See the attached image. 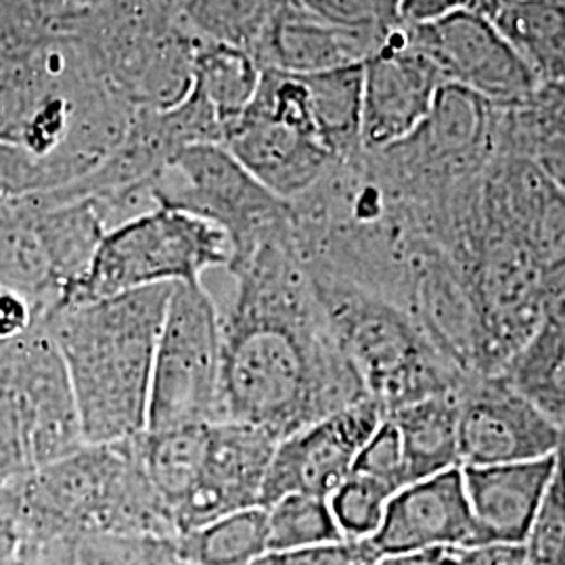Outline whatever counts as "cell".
<instances>
[{
  "label": "cell",
  "mask_w": 565,
  "mask_h": 565,
  "mask_svg": "<svg viewBox=\"0 0 565 565\" xmlns=\"http://www.w3.org/2000/svg\"><path fill=\"white\" fill-rule=\"evenodd\" d=\"M525 565H565V455L559 448L545 499L525 534Z\"/></svg>",
  "instance_id": "cell-30"
},
{
  "label": "cell",
  "mask_w": 565,
  "mask_h": 565,
  "mask_svg": "<svg viewBox=\"0 0 565 565\" xmlns=\"http://www.w3.org/2000/svg\"><path fill=\"white\" fill-rule=\"evenodd\" d=\"M385 417L384 408L366 398L287 436L268 465L260 507L268 509L296 492L329 499Z\"/></svg>",
  "instance_id": "cell-11"
},
{
  "label": "cell",
  "mask_w": 565,
  "mask_h": 565,
  "mask_svg": "<svg viewBox=\"0 0 565 565\" xmlns=\"http://www.w3.org/2000/svg\"><path fill=\"white\" fill-rule=\"evenodd\" d=\"M501 373L553 424L565 429V331L543 319Z\"/></svg>",
  "instance_id": "cell-24"
},
{
  "label": "cell",
  "mask_w": 565,
  "mask_h": 565,
  "mask_svg": "<svg viewBox=\"0 0 565 565\" xmlns=\"http://www.w3.org/2000/svg\"><path fill=\"white\" fill-rule=\"evenodd\" d=\"M266 553L264 507L228 513L177 536V565H252Z\"/></svg>",
  "instance_id": "cell-25"
},
{
  "label": "cell",
  "mask_w": 565,
  "mask_h": 565,
  "mask_svg": "<svg viewBox=\"0 0 565 565\" xmlns=\"http://www.w3.org/2000/svg\"><path fill=\"white\" fill-rule=\"evenodd\" d=\"M226 270L235 298L221 317L224 422L256 425L281 443L369 398L298 254L294 224Z\"/></svg>",
  "instance_id": "cell-1"
},
{
  "label": "cell",
  "mask_w": 565,
  "mask_h": 565,
  "mask_svg": "<svg viewBox=\"0 0 565 565\" xmlns=\"http://www.w3.org/2000/svg\"><path fill=\"white\" fill-rule=\"evenodd\" d=\"M387 419L401 434L408 484L461 467L457 392L406 404Z\"/></svg>",
  "instance_id": "cell-18"
},
{
  "label": "cell",
  "mask_w": 565,
  "mask_h": 565,
  "mask_svg": "<svg viewBox=\"0 0 565 565\" xmlns=\"http://www.w3.org/2000/svg\"><path fill=\"white\" fill-rule=\"evenodd\" d=\"M555 463L557 455L524 463L461 467L476 546L524 543L555 473Z\"/></svg>",
  "instance_id": "cell-16"
},
{
  "label": "cell",
  "mask_w": 565,
  "mask_h": 565,
  "mask_svg": "<svg viewBox=\"0 0 565 565\" xmlns=\"http://www.w3.org/2000/svg\"><path fill=\"white\" fill-rule=\"evenodd\" d=\"M277 445L256 425L210 424L202 473L174 513L177 534L181 536L242 509L260 507L264 478Z\"/></svg>",
  "instance_id": "cell-13"
},
{
  "label": "cell",
  "mask_w": 565,
  "mask_h": 565,
  "mask_svg": "<svg viewBox=\"0 0 565 565\" xmlns=\"http://www.w3.org/2000/svg\"><path fill=\"white\" fill-rule=\"evenodd\" d=\"M308 275L366 396L385 415L457 392L463 384V371L446 359L406 310L342 279L312 270Z\"/></svg>",
  "instance_id": "cell-3"
},
{
  "label": "cell",
  "mask_w": 565,
  "mask_h": 565,
  "mask_svg": "<svg viewBox=\"0 0 565 565\" xmlns=\"http://www.w3.org/2000/svg\"><path fill=\"white\" fill-rule=\"evenodd\" d=\"M459 11H484L490 15V0H401L398 21L427 23Z\"/></svg>",
  "instance_id": "cell-36"
},
{
  "label": "cell",
  "mask_w": 565,
  "mask_h": 565,
  "mask_svg": "<svg viewBox=\"0 0 565 565\" xmlns=\"http://www.w3.org/2000/svg\"><path fill=\"white\" fill-rule=\"evenodd\" d=\"M490 18L534 67L541 82L565 76V0L492 4Z\"/></svg>",
  "instance_id": "cell-22"
},
{
  "label": "cell",
  "mask_w": 565,
  "mask_h": 565,
  "mask_svg": "<svg viewBox=\"0 0 565 565\" xmlns=\"http://www.w3.org/2000/svg\"><path fill=\"white\" fill-rule=\"evenodd\" d=\"M231 263L221 226L184 210L158 205L105 235L86 275L60 306L95 302L153 285L202 282Z\"/></svg>",
  "instance_id": "cell-5"
},
{
  "label": "cell",
  "mask_w": 565,
  "mask_h": 565,
  "mask_svg": "<svg viewBox=\"0 0 565 565\" xmlns=\"http://www.w3.org/2000/svg\"><path fill=\"white\" fill-rule=\"evenodd\" d=\"M268 553L342 541L327 499L312 494H287L266 509Z\"/></svg>",
  "instance_id": "cell-28"
},
{
  "label": "cell",
  "mask_w": 565,
  "mask_h": 565,
  "mask_svg": "<svg viewBox=\"0 0 565 565\" xmlns=\"http://www.w3.org/2000/svg\"><path fill=\"white\" fill-rule=\"evenodd\" d=\"M539 163L546 179L565 193V137L546 139L539 151Z\"/></svg>",
  "instance_id": "cell-41"
},
{
  "label": "cell",
  "mask_w": 565,
  "mask_h": 565,
  "mask_svg": "<svg viewBox=\"0 0 565 565\" xmlns=\"http://www.w3.org/2000/svg\"><path fill=\"white\" fill-rule=\"evenodd\" d=\"M223 147L285 202L308 193L338 163L312 120L300 74L263 70V78Z\"/></svg>",
  "instance_id": "cell-7"
},
{
  "label": "cell",
  "mask_w": 565,
  "mask_h": 565,
  "mask_svg": "<svg viewBox=\"0 0 565 565\" xmlns=\"http://www.w3.org/2000/svg\"><path fill=\"white\" fill-rule=\"evenodd\" d=\"M36 551L28 543L21 518L20 488L0 486V565H20Z\"/></svg>",
  "instance_id": "cell-34"
},
{
  "label": "cell",
  "mask_w": 565,
  "mask_h": 565,
  "mask_svg": "<svg viewBox=\"0 0 565 565\" xmlns=\"http://www.w3.org/2000/svg\"><path fill=\"white\" fill-rule=\"evenodd\" d=\"M287 0H172L182 25L203 42L247 51L256 49L264 32Z\"/></svg>",
  "instance_id": "cell-26"
},
{
  "label": "cell",
  "mask_w": 565,
  "mask_h": 565,
  "mask_svg": "<svg viewBox=\"0 0 565 565\" xmlns=\"http://www.w3.org/2000/svg\"><path fill=\"white\" fill-rule=\"evenodd\" d=\"M443 86L438 70L406 41L403 23L392 25L363 63L364 151L377 153L415 137Z\"/></svg>",
  "instance_id": "cell-12"
},
{
  "label": "cell",
  "mask_w": 565,
  "mask_h": 565,
  "mask_svg": "<svg viewBox=\"0 0 565 565\" xmlns=\"http://www.w3.org/2000/svg\"><path fill=\"white\" fill-rule=\"evenodd\" d=\"M67 32L99 81L135 111H162L186 97L200 39L172 4L107 0L76 20L55 25Z\"/></svg>",
  "instance_id": "cell-4"
},
{
  "label": "cell",
  "mask_w": 565,
  "mask_h": 565,
  "mask_svg": "<svg viewBox=\"0 0 565 565\" xmlns=\"http://www.w3.org/2000/svg\"><path fill=\"white\" fill-rule=\"evenodd\" d=\"M303 4L327 20L350 25L392 28L398 23L401 0H302Z\"/></svg>",
  "instance_id": "cell-33"
},
{
  "label": "cell",
  "mask_w": 565,
  "mask_h": 565,
  "mask_svg": "<svg viewBox=\"0 0 565 565\" xmlns=\"http://www.w3.org/2000/svg\"><path fill=\"white\" fill-rule=\"evenodd\" d=\"M260 78L263 67L247 51L216 42H200L193 61L191 90L216 114L224 135L242 118L258 90Z\"/></svg>",
  "instance_id": "cell-23"
},
{
  "label": "cell",
  "mask_w": 565,
  "mask_h": 565,
  "mask_svg": "<svg viewBox=\"0 0 565 565\" xmlns=\"http://www.w3.org/2000/svg\"><path fill=\"white\" fill-rule=\"evenodd\" d=\"M141 2H151V4H172V0H141Z\"/></svg>",
  "instance_id": "cell-43"
},
{
  "label": "cell",
  "mask_w": 565,
  "mask_h": 565,
  "mask_svg": "<svg viewBox=\"0 0 565 565\" xmlns=\"http://www.w3.org/2000/svg\"><path fill=\"white\" fill-rule=\"evenodd\" d=\"M210 424L145 431L137 438L142 469L172 522L202 473ZM177 527V525H174Z\"/></svg>",
  "instance_id": "cell-20"
},
{
  "label": "cell",
  "mask_w": 565,
  "mask_h": 565,
  "mask_svg": "<svg viewBox=\"0 0 565 565\" xmlns=\"http://www.w3.org/2000/svg\"><path fill=\"white\" fill-rule=\"evenodd\" d=\"M39 417L11 366L0 356V486L39 471Z\"/></svg>",
  "instance_id": "cell-27"
},
{
  "label": "cell",
  "mask_w": 565,
  "mask_h": 565,
  "mask_svg": "<svg viewBox=\"0 0 565 565\" xmlns=\"http://www.w3.org/2000/svg\"><path fill=\"white\" fill-rule=\"evenodd\" d=\"M465 565H525L522 545H488L463 548Z\"/></svg>",
  "instance_id": "cell-40"
},
{
  "label": "cell",
  "mask_w": 565,
  "mask_h": 565,
  "mask_svg": "<svg viewBox=\"0 0 565 565\" xmlns=\"http://www.w3.org/2000/svg\"><path fill=\"white\" fill-rule=\"evenodd\" d=\"M382 555L369 539L306 546L296 551L266 553L252 565H377Z\"/></svg>",
  "instance_id": "cell-32"
},
{
  "label": "cell",
  "mask_w": 565,
  "mask_h": 565,
  "mask_svg": "<svg viewBox=\"0 0 565 565\" xmlns=\"http://www.w3.org/2000/svg\"><path fill=\"white\" fill-rule=\"evenodd\" d=\"M403 28L406 41L438 70L445 84L480 99L518 102L541 86L534 67L484 11H459Z\"/></svg>",
  "instance_id": "cell-9"
},
{
  "label": "cell",
  "mask_w": 565,
  "mask_h": 565,
  "mask_svg": "<svg viewBox=\"0 0 565 565\" xmlns=\"http://www.w3.org/2000/svg\"><path fill=\"white\" fill-rule=\"evenodd\" d=\"M42 20L63 25L105 4L107 0H23Z\"/></svg>",
  "instance_id": "cell-38"
},
{
  "label": "cell",
  "mask_w": 565,
  "mask_h": 565,
  "mask_svg": "<svg viewBox=\"0 0 565 565\" xmlns=\"http://www.w3.org/2000/svg\"><path fill=\"white\" fill-rule=\"evenodd\" d=\"M352 471L375 478L390 486L394 492L408 486L401 434L387 417L361 448Z\"/></svg>",
  "instance_id": "cell-31"
},
{
  "label": "cell",
  "mask_w": 565,
  "mask_h": 565,
  "mask_svg": "<svg viewBox=\"0 0 565 565\" xmlns=\"http://www.w3.org/2000/svg\"><path fill=\"white\" fill-rule=\"evenodd\" d=\"M394 494L384 482L352 471L327 501L343 539L364 541L380 530Z\"/></svg>",
  "instance_id": "cell-29"
},
{
  "label": "cell",
  "mask_w": 565,
  "mask_h": 565,
  "mask_svg": "<svg viewBox=\"0 0 565 565\" xmlns=\"http://www.w3.org/2000/svg\"><path fill=\"white\" fill-rule=\"evenodd\" d=\"M20 565H36L34 564V555H32V557H28V559H23Z\"/></svg>",
  "instance_id": "cell-45"
},
{
  "label": "cell",
  "mask_w": 565,
  "mask_h": 565,
  "mask_svg": "<svg viewBox=\"0 0 565 565\" xmlns=\"http://www.w3.org/2000/svg\"><path fill=\"white\" fill-rule=\"evenodd\" d=\"M501 2H518V0H490V9H492V4H501Z\"/></svg>",
  "instance_id": "cell-44"
},
{
  "label": "cell",
  "mask_w": 565,
  "mask_h": 565,
  "mask_svg": "<svg viewBox=\"0 0 565 565\" xmlns=\"http://www.w3.org/2000/svg\"><path fill=\"white\" fill-rule=\"evenodd\" d=\"M0 289L20 294L32 303L34 323L63 298L30 195H0Z\"/></svg>",
  "instance_id": "cell-17"
},
{
  "label": "cell",
  "mask_w": 565,
  "mask_h": 565,
  "mask_svg": "<svg viewBox=\"0 0 565 565\" xmlns=\"http://www.w3.org/2000/svg\"><path fill=\"white\" fill-rule=\"evenodd\" d=\"M36 565H177V536L82 530L42 545Z\"/></svg>",
  "instance_id": "cell-21"
},
{
  "label": "cell",
  "mask_w": 565,
  "mask_h": 565,
  "mask_svg": "<svg viewBox=\"0 0 565 565\" xmlns=\"http://www.w3.org/2000/svg\"><path fill=\"white\" fill-rule=\"evenodd\" d=\"M319 137L338 162L363 151V63L302 74Z\"/></svg>",
  "instance_id": "cell-19"
},
{
  "label": "cell",
  "mask_w": 565,
  "mask_h": 565,
  "mask_svg": "<svg viewBox=\"0 0 565 565\" xmlns=\"http://www.w3.org/2000/svg\"><path fill=\"white\" fill-rule=\"evenodd\" d=\"M562 450H564V455H565V429H564V445H562Z\"/></svg>",
  "instance_id": "cell-46"
},
{
  "label": "cell",
  "mask_w": 565,
  "mask_h": 565,
  "mask_svg": "<svg viewBox=\"0 0 565 565\" xmlns=\"http://www.w3.org/2000/svg\"><path fill=\"white\" fill-rule=\"evenodd\" d=\"M44 191L39 162L20 147L0 142V195L23 198Z\"/></svg>",
  "instance_id": "cell-35"
},
{
  "label": "cell",
  "mask_w": 565,
  "mask_h": 565,
  "mask_svg": "<svg viewBox=\"0 0 565 565\" xmlns=\"http://www.w3.org/2000/svg\"><path fill=\"white\" fill-rule=\"evenodd\" d=\"M387 30L327 20L310 11L302 0H287L252 51V57L263 70L289 74L340 70L369 60Z\"/></svg>",
  "instance_id": "cell-15"
},
{
  "label": "cell",
  "mask_w": 565,
  "mask_h": 565,
  "mask_svg": "<svg viewBox=\"0 0 565 565\" xmlns=\"http://www.w3.org/2000/svg\"><path fill=\"white\" fill-rule=\"evenodd\" d=\"M461 467L524 463L553 457L564 431L499 373L469 375L457 390Z\"/></svg>",
  "instance_id": "cell-10"
},
{
  "label": "cell",
  "mask_w": 565,
  "mask_h": 565,
  "mask_svg": "<svg viewBox=\"0 0 565 565\" xmlns=\"http://www.w3.org/2000/svg\"><path fill=\"white\" fill-rule=\"evenodd\" d=\"M34 324V310L20 294L0 289V343L13 342Z\"/></svg>",
  "instance_id": "cell-37"
},
{
  "label": "cell",
  "mask_w": 565,
  "mask_h": 565,
  "mask_svg": "<svg viewBox=\"0 0 565 565\" xmlns=\"http://www.w3.org/2000/svg\"><path fill=\"white\" fill-rule=\"evenodd\" d=\"M224 422L223 331L202 282H179L156 345L145 431Z\"/></svg>",
  "instance_id": "cell-6"
},
{
  "label": "cell",
  "mask_w": 565,
  "mask_h": 565,
  "mask_svg": "<svg viewBox=\"0 0 565 565\" xmlns=\"http://www.w3.org/2000/svg\"><path fill=\"white\" fill-rule=\"evenodd\" d=\"M377 565H465L463 548L434 546L415 553L382 557Z\"/></svg>",
  "instance_id": "cell-39"
},
{
  "label": "cell",
  "mask_w": 565,
  "mask_h": 565,
  "mask_svg": "<svg viewBox=\"0 0 565 565\" xmlns=\"http://www.w3.org/2000/svg\"><path fill=\"white\" fill-rule=\"evenodd\" d=\"M369 541L382 557L434 546L476 548L463 469L452 467L401 488L390 499L384 522Z\"/></svg>",
  "instance_id": "cell-14"
},
{
  "label": "cell",
  "mask_w": 565,
  "mask_h": 565,
  "mask_svg": "<svg viewBox=\"0 0 565 565\" xmlns=\"http://www.w3.org/2000/svg\"><path fill=\"white\" fill-rule=\"evenodd\" d=\"M156 202L221 226L231 242L228 266L291 231L289 202L256 181L223 145L182 149L156 184Z\"/></svg>",
  "instance_id": "cell-8"
},
{
  "label": "cell",
  "mask_w": 565,
  "mask_h": 565,
  "mask_svg": "<svg viewBox=\"0 0 565 565\" xmlns=\"http://www.w3.org/2000/svg\"><path fill=\"white\" fill-rule=\"evenodd\" d=\"M174 285L57 306L41 323L60 348L86 445L132 440L147 429L151 371Z\"/></svg>",
  "instance_id": "cell-2"
},
{
  "label": "cell",
  "mask_w": 565,
  "mask_h": 565,
  "mask_svg": "<svg viewBox=\"0 0 565 565\" xmlns=\"http://www.w3.org/2000/svg\"><path fill=\"white\" fill-rule=\"evenodd\" d=\"M545 321L565 331V287L546 308Z\"/></svg>",
  "instance_id": "cell-42"
}]
</instances>
